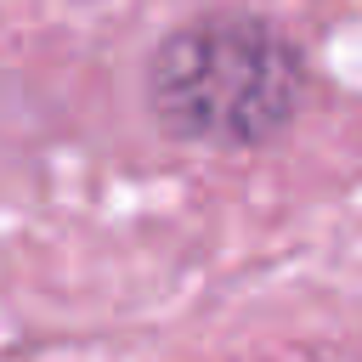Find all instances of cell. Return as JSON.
Returning a JSON list of instances; mask_svg holds the SVG:
<instances>
[{
    "label": "cell",
    "mask_w": 362,
    "mask_h": 362,
    "mask_svg": "<svg viewBox=\"0 0 362 362\" xmlns=\"http://www.w3.org/2000/svg\"><path fill=\"white\" fill-rule=\"evenodd\" d=\"M300 51L266 17L221 11L175 28L147 62V107L181 141L249 147L300 107Z\"/></svg>",
    "instance_id": "6da1fadb"
}]
</instances>
